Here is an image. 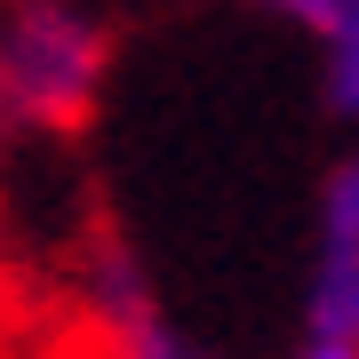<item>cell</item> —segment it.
<instances>
[{
	"mask_svg": "<svg viewBox=\"0 0 359 359\" xmlns=\"http://www.w3.org/2000/svg\"><path fill=\"white\" fill-rule=\"evenodd\" d=\"M112 32L88 0H0V136H72L88 128Z\"/></svg>",
	"mask_w": 359,
	"mask_h": 359,
	"instance_id": "obj_1",
	"label": "cell"
},
{
	"mask_svg": "<svg viewBox=\"0 0 359 359\" xmlns=\"http://www.w3.org/2000/svg\"><path fill=\"white\" fill-rule=\"evenodd\" d=\"M88 311H96L112 359H216L208 344H192V335L160 311V295H152V280H144L136 248L112 240V231L88 248Z\"/></svg>",
	"mask_w": 359,
	"mask_h": 359,
	"instance_id": "obj_2",
	"label": "cell"
},
{
	"mask_svg": "<svg viewBox=\"0 0 359 359\" xmlns=\"http://www.w3.org/2000/svg\"><path fill=\"white\" fill-rule=\"evenodd\" d=\"M304 320H311V335H344V344H359V152H344L320 176Z\"/></svg>",
	"mask_w": 359,
	"mask_h": 359,
	"instance_id": "obj_3",
	"label": "cell"
},
{
	"mask_svg": "<svg viewBox=\"0 0 359 359\" xmlns=\"http://www.w3.org/2000/svg\"><path fill=\"white\" fill-rule=\"evenodd\" d=\"M304 359H359V344H344V335H311Z\"/></svg>",
	"mask_w": 359,
	"mask_h": 359,
	"instance_id": "obj_5",
	"label": "cell"
},
{
	"mask_svg": "<svg viewBox=\"0 0 359 359\" xmlns=\"http://www.w3.org/2000/svg\"><path fill=\"white\" fill-rule=\"evenodd\" d=\"M248 8L304 40L311 65H320L327 112L344 128H359V0H248Z\"/></svg>",
	"mask_w": 359,
	"mask_h": 359,
	"instance_id": "obj_4",
	"label": "cell"
}]
</instances>
